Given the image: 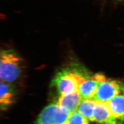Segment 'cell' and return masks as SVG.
I'll list each match as a JSON object with an SVG mask.
<instances>
[{
	"label": "cell",
	"mask_w": 124,
	"mask_h": 124,
	"mask_svg": "<svg viewBox=\"0 0 124 124\" xmlns=\"http://www.w3.org/2000/svg\"><path fill=\"white\" fill-rule=\"evenodd\" d=\"M15 90L6 82H0V106L1 110H6L15 102Z\"/></svg>",
	"instance_id": "ba28073f"
},
{
	"label": "cell",
	"mask_w": 124,
	"mask_h": 124,
	"mask_svg": "<svg viewBox=\"0 0 124 124\" xmlns=\"http://www.w3.org/2000/svg\"><path fill=\"white\" fill-rule=\"evenodd\" d=\"M119 0V1H121V0Z\"/></svg>",
	"instance_id": "7c38bea8"
},
{
	"label": "cell",
	"mask_w": 124,
	"mask_h": 124,
	"mask_svg": "<svg viewBox=\"0 0 124 124\" xmlns=\"http://www.w3.org/2000/svg\"><path fill=\"white\" fill-rule=\"evenodd\" d=\"M82 98L78 92L60 95L57 103L59 105L65 108L70 113L77 110Z\"/></svg>",
	"instance_id": "52a82bcc"
},
{
	"label": "cell",
	"mask_w": 124,
	"mask_h": 124,
	"mask_svg": "<svg viewBox=\"0 0 124 124\" xmlns=\"http://www.w3.org/2000/svg\"><path fill=\"white\" fill-rule=\"evenodd\" d=\"M70 113L56 103L45 108L35 124H69Z\"/></svg>",
	"instance_id": "3957f363"
},
{
	"label": "cell",
	"mask_w": 124,
	"mask_h": 124,
	"mask_svg": "<svg viewBox=\"0 0 124 124\" xmlns=\"http://www.w3.org/2000/svg\"><path fill=\"white\" fill-rule=\"evenodd\" d=\"M121 88L118 81L107 80L99 85L93 100L95 102H107L119 95Z\"/></svg>",
	"instance_id": "277c9868"
},
{
	"label": "cell",
	"mask_w": 124,
	"mask_h": 124,
	"mask_svg": "<svg viewBox=\"0 0 124 124\" xmlns=\"http://www.w3.org/2000/svg\"><path fill=\"white\" fill-rule=\"evenodd\" d=\"M0 77L5 82H13L22 72V58L12 49H4L0 52Z\"/></svg>",
	"instance_id": "6da1fadb"
},
{
	"label": "cell",
	"mask_w": 124,
	"mask_h": 124,
	"mask_svg": "<svg viewBox=\"0 0 124 124\" xmlns=\"http://www.w3.org/2000/svg\"><path fill=\"white\" fill-rule=\"evenodd\" d=\"M96 102L93 99H82L77 110L88 120L94 121V113Z\"/></svg>",
	"instance_id": "30bf717a"
},
{
	"label": "cell",
	"mask_w": 124,
	"mask_h": 124,
	"mask_svg": "<svg viewBox=\"0 0 124 124\" xmlns=\"http://www.w3.org/2000/svg\"><path fill=\"white\" fill-rule=\"evenodd\" d=\"M123 92H124V90H123Z\"/></svg>",
	"instance_id": "4fadbf2b"
},
{
	"label": "cell",
	"mask_w": 124,
	"mask_h": 124,
	"mask_svg": "<svg viewBox=\"0 0 124 124\" xmlns=\"http://www.w3.org/2000/svg\"><path fill=\"white\" fill-rule=\"evenodd\" d=\"M94 121L100 124H123L111 114L106 102H96Z\"/></svg>",
	"instance_id": "8992f818"
},
{
	"label": "cell",
	"mask_w": 124,
	"mask_h": 124,
	"mask_svg": "<svg viewBox=\"0 0 124 124\" xmlns=\"http://www.w3.org/2000/svg\"><path fill=\"white\" fill-rule=\"evenodd\" d=\"M87 77L77 70L70 68L58 72L52 81L60 96L78 92L80 84Z\"/></svg>",
	"instance_id": "7a4b0ae2"
},
{
	"label": "cell",
	"mask_w": 124,
	"mask_h": 124,
	"mask_svg": "<svg viewBox=\"0 0 124 124\" xmlns=\"http://www.w3.org/2000/svg\"><path fill=\"white\" fill-rule=\"evenodd\" d=\"M69 124H89L88 120L76 111L70 113Z\"/></svg>",
	"instance_id": "8fae6325"
},
{
	"label": "cell",
	"mask_w": 124,
	"mask_h": 124,
	"mask_svg": "<svg viewBox=\"0 0 124 124\" xmlns=\"http://www.w3.org/2000/svg\"><path fill=\"white\" fill-rule=\"evenodd\" d=\"M106 77L102 74H96L88 77L80 84L78 93L82 99H93L101 83L106 81Z\"/></svg>",
	"instance_id": "5b68a950"
},
{
	"label": "cell",
	"mask_w": 124,
	"mask_h": 124,
	"mask_svg": "<svg viewBox=\"0 0 124 124\" xmlns=\"http://www.w3.org/2000/svg\"><path fill=\"white\" fill-rule=\"evenodd\" d=\"M112 115L123 123L124 121V96L118 95L106 102Z\"/></svg>",
	"instance_id": "9c48e42d"
}]
</instances>
